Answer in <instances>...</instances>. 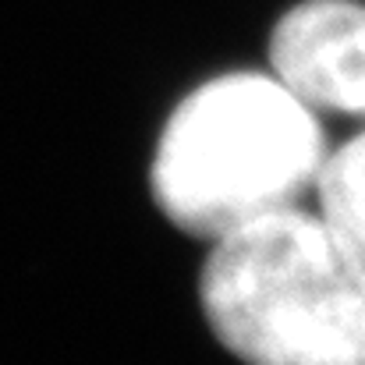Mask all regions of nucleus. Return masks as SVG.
<instances>
[{"mask_svg": "<svg viewBox=\"0 0 365 365\" xmlns=\"http://www.w3.org/2000/svg\"><path fill=\"white\" fill-rule=\"evenodd\" d=\"M316 195L319 217L365 259V131L327 153Z\"/></svg>", "mask_w": 365, "mask_h": 365, "instance_id": "obj_4", "label": "nucleus"}, {"mask_svg": "<svg viewBox=\"0 0 365 365\" xmlns=\"http://www.w3.org/2000/svg\"><path fill=\"white\" fill-rule=\"evenodd\" d=\"M199 298L245 365H365V259L319 213H269L213 242Z\"/></svg>", "mask_w": 365, "mask_h": 365, "instance_id": "obj_2", "label": "nucleus"}, {"mask_svg": "<svg viewBox=\"0 0 365 365\" xmlns=\"http://www.w3.org/2000/svg\"><path fill=\"white\" fill-rule=\"evenodd\" d=\"M323 160L316 110L277 75L235 71L178 103L160 131L149 185L174 227L217 242L298 206Z\"/></svg>", "mask_w": 365, "mask_h": 365, "instance_id": "obj_1", "label": "nucleus"}, {"mask_svg": "<svg viewBox=\"0 0 365 365\" xmlns=\"http://www.w3.org/2000/svg\"><path fill=\"white\" fill-rule=\"evenodd\" d=\"M273 75L312 110L365 118V4L305 0L269 36Z\"/></svg>", "mask_w": 365, "mask_h": 365, "instance_id": "obj_3", "label": "nucleus"}]
</instances>
